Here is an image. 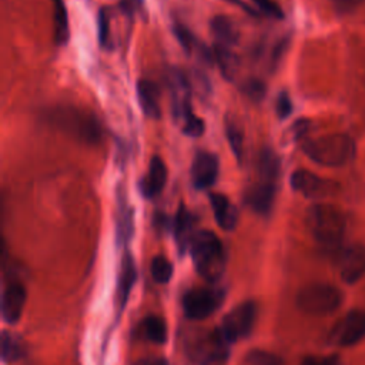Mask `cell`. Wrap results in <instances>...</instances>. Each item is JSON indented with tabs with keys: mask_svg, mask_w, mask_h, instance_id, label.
Segmentation results:
<instances>
[{
	"mask_svg": "<svg viewBox=\"0 0 365 365\" xmlns=\"http://www.w3.org/2000/svg\"><path fill=\"white\" fill-rule=\"evenodd\" d=\"M150 271H151V277L155 282L167 284L173 277L174 268L168 258H165L164 255H157L151 259Z\"/></svg>",
	"mask_w": 365,
	"mask_h": 365,
	"instance_id": "f1b7e54d",
	"label": "cell"
},
{
	"mask_svg": "<svg viewBox=\"0 0 365 365\" xmlns=\"http://www.w3.org/2000/svg\"><path fill=\"white\" fill-rule=\"evenodd\" d=\"M135 365H168V362L161 356H153V358H144L138 361Z\"/></svg>",
	"mask_w": 365,
	"mask_h": 365,
	"instance_id": "74e56055",
	"label": "cell"
},
{
	"mask_svg": "<svg viewBox=\"0 0 365 365\" xmlns=\"http://www.w3.org/2000/svg\"><path fill=\"white\" fill-rule=\"evenodd\" d=\"M275 113L281 120L289 117V114L292 113V101L287 91H281L278 94L275 100Z\"/></svg>",
	"mask_w": 365,
	"mask_h": 365,
	"instance_id": "836d02e7",
	"label": "cell"
},
{
	"mask_svg": "<svg viewBox=\"0 0 365 365\" xmlns=\"http://www.w3.org/2000/svg\"><path fill=\"white\" fill-rule=\"evenodd\" d=\"M224 291L215 287L192 288L182 297V309L190 319H205L214 314L224 301Z\"/></svg>",
	"mask_w": 365,
	"mask_h": 365,
	"instance_id": "ba28073f",
	"label": "cell"
},
{
	"mask_svg": "<svg viewBox=\"0 0 365 365\" xmlns=\"http://www.w3.org/2000/svg\"><path fill=\"white\" fill-rule=\"evenodd\" d=\"M120 7L128 17H133L143 7V0H120Z\"/></svg>",
	"mask_w": 365,
	"mask_h": 365,
	"instance_id": "d590c367",
	"label": "cell"
},
{
	"mask_svg": "<svg viewBox=\"0 0 365 365\" xmlns=\"http://www.w3.org/2000/svg\"><path fill=\"white\" fill-rule=\"evenodd\" d=\"M241 365H282V359L272 352L254 349L245 355Z\"/></svg>",
	"mask_w": 365,
	"mask_h": 365,
	"instance_id": "f546056e",
	"label": "cell"
},
{
	"mask_svg": "<svg viewBox=\"0 0 365 365\" xmlns=\"http://www.w3.org/2000/svg\"><path fill=\"white\" fill-rule=\"evenodd\" d=\"M218 157L210 151H198L191 164V181L197 190L212 187L218 178Z\"/></svg>",
	"mask_w": 365,
	"mask_h": 365,
	"instance_id": "7c38bea8",
	"label": "cell"
},
{
	"mask_svg": "<svg viewBox=\"0 0 365 365\" xmlns=\"http://www.w3.org/2000/svg\"><path fill=\"white\" fill-rule=\"evenodd\" d=\"M167 80L171 93L173 117L181 128L185 123H188L197 115L191 107L192 86L190 78L178 68H171L167 74Z\"/></svg>",
	"mask_w": 365,
	"mask_h": 365,
	"instance_id": "52a82bcc",
	"label": "cell"
},
{
	"mask_svg": "<svg viewBox=\"0 0 365 365\" xmlns=\"http://www.w3.org/2000/svg\"><path fill=\"white\" fill-rule=\"evenodd\" d=\"M210 27H211V33L214 36L215 44L232 48L238 43L240 31L232 19L222 14L214 16Z\"/></svg>",
	"mask_w": 365,
	"mask_h": 365,
	"instance_id": "7402d4cb",
	"label": "cell"
},
{
	"mask_svg": "<svg viewBox=\"0 0 365 365\" xmlns=\"http://www.w3.org/2000/svg\"><path fill=\"white\" fill-rule=\"evenodd\" d=\"M141 332L145 339L154 344H164L167 339V325L165 321L158 315H148L141 324Z\"/></svg>",
	"mask_w": 365,
	"mask_h": 365,
	"instance_id": "484cf974",
	"label": "cell"
},
{
	"mask_svg": "<svg viewBox=\"0 0 365 365\" xmlns=\"http://www.w3.org/2000/svg\"><path fill=\"white\" fill-rule=\"evenodd\" d=\"M281 163L274 150L265 147L258 155V175L261 180L277 182Z\"/></svg>",
	"mask_w": 365,
	"mask_h": 365,
	"instance_id": "cb8c5ba5",
	"label": "cell"
},
{
	"mask_svg": "<svg viewBox=\"0 0 365 365\" xmlns=\"http://www.w3.org/2000/svg\"><path fill=\"white\" fill-rule=\"evenodd\" d=\"M228 345L221 329L201 331L187 341V352L200 365H220L228 358Z\"/></svg>",
	"mask_w": 365,
	"mask_h": 365,
	"instance_id": "8992f818",
	"label": "cell"
},
{
	"mask_svg": "<svg viewBox=\"0 0 365 365\" xmlns=\"http://www.w3.org/2000/svg\"><path fill=\"white\" fill-rule=\"evenodd\" d=\"M329 1H332V3H334L335 6H338V7L348 9V7H352V6L358 4V3H361L362 0H329Z\"/></svg>",
	"mask_w": 365,
	"mask_h": 365,
	"instance_id": "ab89813d",
	"label": "cell"
},
{
	"mask_svg": "<svg viewBox=\"0 0 365 365\" xmlns=\"http://www.w3.org/2000/svg\"><path fill=\"white\" fill-rule=\"evenodd\" d=\"M365 339V311L352 309L334 324L329 331V344L341 348L354 346Z\"/></svg>",
	"mask_w": 365,
	"mask_h": 365,
	"instance_id": "30bf717a",
	"label": "cell"
},
{
	"mask_svg": "<svg viewBox=\"0 0 365 365\" xmlns=\"http://www.w3.org/2000/svg\"><path fill=\"white\" fill-rule=\"evenodd\" d=\"M257 7L268 17L275 19V20H282L284 19V11L279 7L278 3H275L274 0H252Z\"/></svg>",
	"mask_w": 365,
	"mask_h": 365,
	"instance_id": "d6a6232c",
	"label": "cell"
},
{
	"mask_svg": "<svg viewBox=\"0 0 365 365\" xmlns=\"http://www.w3.org/2000/svg\"><path fill=\"white\" fill-rule=\"evenodd\" d=\"M137 96L143 113L154 120L161 117V104H160V90L157 84L148 78H141L137 83Z\"/></svg>",
	"mask_w": 365,
	"mask_h": 365,
	"instance_id": "ffe728a7",
	"label": "cell"
},
{
	"mask_svg": "<svg viewBox=\"0 0 365 365\" xmlns=\"http://www.w3.org/2000/svg\"><path fill=\"white\" fill-rule=\"evenodd\" d=\"M197 272L208 282L218 281L225 272L227 255L221 240L212 231H198L190 247Z\"/></svg>",
	"mask_w": 365,
	"mask_h": 365,
	"instance_id": "3957f363",
	"label": "cell"
},
{
	"mask_svg": "<svg viewBox=\"0 0 365 365\" xmlns=\"http://www.w3.org/2000/svg\"><path fill=\"white\" fill-rule=\"evenodd\" d=\"M307 227L312 238L325 250H338L345 231L346 217L335 205L318 202L307 210Z\"/></svg>",
	"mask_w": 365,
	"mask_h": 365,
	"instance_id": "6da1fadb",
	"label": "cell"
},
{
	"mask_svg": "<svg viewBox=\"0 0 365 365\" xmlns=\"http://www.w3.org/2000/svg\"><path fill=\"white\" fill-rule=\"evenodd\" d=\"M308 128H309V121H308V120H304V118L298 120V121H297V123L292 125V133H294V137H295L297 140H299V138H304V135L307 134Z\"/></svg>",
	"mask_w": 365,
	"mask_h": 365,
	"instance_id": "8d00e7d4",
	"label": "cell"
},
{
	"mask_svg": "<svg viewBox=\"0 0 365 365\" xmlns=\"http://www.w3.org/2000/svg\"><path fill=\"white\" fill-rule=\"evenodd\" d=\"M134 232L133 208L121 187L117 190V211H115V238L118 244H127Z\"/></svg>",
	"mask_w": 365,
	"mask_h": 365,
	"instance_id": "ac0fdd59",
	"label": "cell"
},
{
	"mask_svg": "<svg viewBox=\"0 0 365 365\" xmlns=\"http://www.w3.org/2000/svg\"><path fill=\"white\" fill-rule=\"evenodd\" d=\"M50 120L60 130L67 131L83 143L97 144L101 140V125L90 111L76 107H58L51 113Z\"/></svg>",
	"mask_w": 365,
	"mask_h": 365,
	"instance_id": "277c9868",
	"label": "cell"
},
{
	"mask_svg": "<svg viewBox=\"0 0 365 365\" xmlns=\"http://www.w3.org/2000/svg\"><path fill=\"white\" fill-rule=\"evenodd\" d=\"M242 93L251 100V101H261L265 97L267 93V87L264 84V81H261L259 78H248L247 81L242 83Z\"/></svg>",
	"mask_w": 365,
	"mask_h": 365,
	"instance_id": "1f68e13d",
	"label": "cell"
},
{
	"mask_svg": "<svg viewBox=\"0 0 365 365\" xmlns=\"http://www.w3.org/2000/svg\"><path fill=\"white\" fill-rule=\"evenodd\" d=\"M110 9L101 7L98 11V40L101 47L111 48L110 43Z\"/></svg>",
	"mask_w": 365,
	"mask_h": 365,
	"instance_id": "4dcf8cb0",
	"label": "cell"
},
{
	"mask_svg": "<svg viewBox=\"0 0 365 365\" xmlns=\"http://www.w3.org/2000/svg\"><path fill=\"white\" fill-rule=\"evenodd\" d=\"M210 202L217 224L225 231L234 230L238 224V211L232 201L221 192H211Z\"/></svg>",
	"mask_w": 365,
	"mask_h": 365,
	"instance_id": "d6986e66",
	"label": "cell"
},
{
	"mask_svg": "<svg viewBox=\"0 0 365 365\" xmlns=\"http://www.w3.org/2000/svg\"><path fill=\"white\" fill-rule=\"evenodd\" d=\"M224 1H228V3H231V4H235L237 7H241L244 11H247L248 14H251V16H254V17H257L258 16V11H255L251 6H248L245 1H242V0H224Z\"/></svg>",
	"mask_w": 365,
	"mask_h": 365,
	"instance_id": "f35d334b",
	"label": "cell"
},
{
	"mask_svg": "<svg viewBox=\"0 0 365 365\" xmlns=\"http://www.w3.org/2000/svg\"><path fill=\"white\" fill-rule=\"evenodd\" d=\"M173 232L178 250L181 252L190 250L191 242L197 232L194 231V217L182 202L180 204L177 214L173 220Z\"/></svg>",
	"mask_w": 365,
	"mask_h": 365,
	"instance_id": "e0dca14e",
	"label": "cell"
},
{
	"mask_svg": "<svg viewBox=\"0 0 365 365\" xmlns=\"http://www.w3.org/2000/svg\"><path fill=\"white\" fill-rule=\"evenodd\" d=\"M257 319V305L254 301H245L234 307L221 325V332L230 344L248 336Z\"/></svg>",
	"mask_w": 365,
	"mask_h": 365,
	"instance_id": "9c48e42d",
	"label": "cell"
},
{
	"mask_svg": "<svg viewBox=\"0 0 365 365\" xmlns=\"http://www.w3.org/2000/svg\"><path fill=\"white\" fill-rule=\"evenodd\" d=\"M297 307L308 315L334 314L344 302V292L327 282H314L302 287L297 294Z\"/></svg>",
	"mask_w": 365,
	"mask_h": 365,
	"instance_id": "5b68a950",
	"label": "cell"
},
{
	"mask_svg": "<svg viewBox=\"0 0 365 365\" xmlns=\"http://www.w3.org/2000/svg\"><path fill=\"white\" fill-rule=\"evenodd\" d=\"M301 148L311 161L324 167H342L349 163L356 153L355 141L341 133L304 138Z\"/></svg>",
	"mask_w": 365,
	"mask_h": 365,
	"instance_id": "7a4b0ae2",
	"label": "cell"
},
{
	"mask_svg": "<svg viewBox=\"0 0 365 365\" xmlns=\"http://www.w3.org/2000/svg\"><path fill=\"white\" fill-rule=\"evenodd\" d=\"M212 54H214V58H215L222 76L228 80H232L235 76V71L238 68V58H237L235 53L232 51V48L215 44Z\"/></svg>",
	"mask_w": 365,
	"mask_h": 365,
	"instance_id": "d4e9b609",
	"label": "cell"
},
{
	"mask_svg": "<svg viewBox=\"0 0 365 365\" xmlns=\"http://www.w3.org/2000/svg\"><path fill=\"white\" fill-rule=\"evenodd\" d=\"M137 278V269H135V264L134 259L131 257L130 252H125L121 261V269H120V275H118V282H117V291H115V297H117V305H118V311L124 309L128 295L133 289V285L135 282Z\"/></svg>",
	"mask_w": 365,
	"mask_h": 365,
	"instance_id": "44dd1931",
	"label": "cell"
},
{
	"mask_svg": "<svg viewBox=\"0 0 365 365\" xmlns=\"http://www.w3.org/2000/svg\"><path fill=\"white\" fill-rule=\"evenodd\" d=\"M277 194V182L261 180L252 184L244 195L245 204L259 215H268L272 210Z\"/></svg>",
	"mask_w": 365,
	"mask_h": 365,
	"instance_id": "9a60e30c",
	"label": "cell"
},
{
	"mask_svg": "<svg viewBox=\"0 0 365 365\" xmlns=\"http://www.w3.org/2000/svg\"><path fill=\"white\" fill-rule=\"evenodd\" d=\"M53 23H54V41L57 46H64L70 37L68 13L63 0H53Z\"/></svg>",
	"mask_w": 365,
	"mask_h": 365,
	"instance_id": "603a6c76",
	"label": "cell"
},
{
	"mask_svg": "<svg viewBox=\"0 0 365 365\" xmlns=\"http://www.w3.org/2000/svg\"><path fill=\"white\" fill-rule=\"evenodd\" d=\"M167 182V165L160 155H153L148 164V171L140 181V191L147 200L158 197Z\"/></svg>",
	"mask_w": 365,
	"mask_h": 365,
	"instance_id": "2e32d148",
	"label": "cell"
},
{
	"mask_svg": "<svg viewBox=\"0 0 365 365\" xmlns=\"http://www.w3.org/2000/svg\"><path fill=\"white\" fill-rule=\"evenodd\" d=\"M338 269L342 281L352 285L365 277V245H351L339 252Z\"/></svg>",
	"mask_w": 365,
	"mask_h": 365,
	"instance_id": "4fadbf2b",
	"label": "cell"
},
{
	"mask_svg": "<svg viewBox=\"0 0 365 365\" xmlns=\"http://www.w3.org/2000/svg\"><path fill=\"white\" fill-rule=\"evenodd\" d=\"M289 184L294 191L302 194L307 198L318 200L334 194L338 190V182L322 178L308 170L299 168L291 174Z\"/></svg>",
	"mask_w": 365,
	"mask_h": 365,
	"instance_id": "8fae6325",
	"label": "cell"
},
{
	"mask_svg": "<svg viewBox=\"0 0 365 365\" xmlns=\"http://www.w3.org/2000/svg\"><path fill=\"white\" fill-rule=\"evenodd\" d=\"M24 355V345L19 336L9 331L1 334V359L6 364L19 361Z\"/></svg>",
	"mask_w": 365,
	"mask_h": 365,
	"instance_id": "4316f807",
	"label": "cell"
},
{
	"mask_svg": "<svg viewBox=\"0 0 365 365\" xmlns=\"http://www.w3.org/2000/svg\"><path fill=\"white\" fill-rule=\"evenodd\" d=\"M301 365H339V359L338 356H325V358H319V356H307Z\"/></svg>",
	"mask_w": 365,
	"mask_h": 365,
	"instance_id": "e575fe53",
	"label": "cell"
},
{
	"mask_svg": "<svg viewBox=\"0 0 365 365\" xmlns=\"http://www.w3.org/2000/svg\"><path fill=\"white\" fill-rule=\"evenodd\" d=\"M26 288L20 281L11 279L6 284L1 294V315L6 322L16 324L20 319L26 305Z\"/></svg>",
	"mask_w": 365,
	"mask_h": 365,
	"instance_id": "5bb4252c",
	"label": "cell"
},
{
	"mask_svg": "<svg viewBox=\"0 0 365 365\" xmlns=\"http://www.w3.org/2000/svg\"><path fill=\"white\" fill-rule=\"evenodd\" d=\"M225 137L228 140V144H230L231 151L234 153L237 161L241 163L242 155H244V133H242L240 124L230 117H227V120H225Z\"/></svg>",
	"mask_w": 365,
	"mask_h": 365,
	"instance_id": "83f0119b",
	"label": "cell"
}]
</instances>
